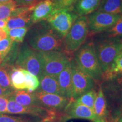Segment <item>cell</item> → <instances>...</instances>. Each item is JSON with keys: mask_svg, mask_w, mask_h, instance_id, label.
<instances>
[{"mask_svg": "<svg viewBox=\"0 0 122 122\" xmlns=\"http://www.w3.org/2000/svg\"><path fill=\"white\" fill-rule=\"evenodd\" d=\"M28 42L37 51L61 50L63 41L48 23L42 22L33 27L28 35Z\"/></svg>", "mask_w": 122, "mask_h": 122, "instance_id": "obj_1", "label": "cell"}, {"mask_svg": "<svg viewBox=\"0 0 122 122\" xmlns=\"http://www.w3.org/2000/svg\"><path fill=\"white\" fill-rule=\"evenodd\" d=\"M74 61L82 71L93 79L96 83H101L103 71L99 62L93 42H86L75 53Z\"/></svg>", "mask_w": 122, "mask_h": 122, "instance_id": "obj_2", "label": "cell"}, {"mask_svg": "<svg viewBox=\"0 0 122 122\" xmlns=\"http://www.w3.org/2000/svg\"><path fill=\"white\" fill-rule=\"evenodd\" d=\"M88 30L87 17L81 16L77 18L63 39L64 52L68 55L75 53L86 40Z\"/></svg>", "mask_w": 122, "mask_h": 122, "instance_id": "obj_3", "label": "cell"}, {"mask_svg": "<svg viewBox=\"0 0 122 122\" xmlns=\"http://www.w3.org/2000/svg\"><path fill=\"white\" fill-rule=\"evenodd\" d=\"M94 46L103 73L106 72L122 50V41L119 37H107L98 41Z\"/></svg>", "mask_w": 122, "mask_h": 122, "instance_id": "obj_4", "label": "cell"}, {"mask_svg": "<svg viewBox=\"0 0 122 122\" xmlns=\"http://www.w3.org/2000/svg\"><path fill=\"white\" fill-rule=\"evenodd\" d=\"M38 52L42 64V75L57 76L70 62L67 54L61 50Z\"/></svg>", "mask_w": 122, "mask_h": 122, "instance_id": "obj_5", "label": "cell"}, {"mask_svg": "<svg viewBox=\"0 0 122 122\" xmlns=\"http://www.w3.org/2000/svg\"><path fill=\"white\" fill-rule=\"evenodd\" d=\"M72 7L55 10L48 18L47 22L50 27L63 39L79 15Z\"/></svg>", "mask_w": 122, "mask_h": 122, "instance_id": "obj_6", "label": "cell"}, {"mask_svg": "<svg viewBox=\"0 0 122 122\" xmlns=\"http://www.w3.org/2000/svg\"><path fill=\"white\" fill-rule=\"evenodd\" d=\"M15 66L26 70L39 79L42 75V64L39 52L29 46L24 45L20 49Z\"/></svg>", "mask_w": 122, "mask_h": 122, "instance_id": "obj_7", "label": "cell"}, {"mask_svg": "<svg viewBox=\"0 0 122 122\" xmlns=\"http://www.w3.org/2000/svg\"><path fill=\"white\" fill-rule=\"evenodd\" d=\"M58 113L59 112L57 111L46 109L42 106H25L21 105L12 99L8 98L7 114L32 116L50 122L56 120L58 118H60Z\"/></svg>", "mask_w": 122, "mask_h": 122, "instance_id": "obj_8", "label": "cell"}, {"mask_svg": "<svg viewBox=\"0 0 122 122\" xmlns=\"http://www.w3.org/2000/svg\"><path fill=\"white\" fill-rule=\"evenodd\" d=\"M72 68V100H75L81 96L94 89L96 82L79 67L74 59H70Z\"/></svg>", "mask_w": 122, "mask_h": 122, "instance_id": "obj_9", "label": "cell"}, {"mask_svg": "<svg viewBox=\"0 0 122 122\" xmlns=\"http://www.w3.org/2000/svg\"><path fill=\"white\" fill-rule=\"evenodd\" d=\"M122 15L100 11H95L88 18V28L91 32L94 33L105 31L113 26Z\"/></svg>", "mask_w": 122, "mask_h": 122, "instance_id": "obj_10", "label": "cell"}, {"mask_svg": "<svg viewBox=\"0 0 122 122\" xmlns=\"http://www.w3.org/2000/svg\"><path fill=\"white\" fill-rule=\"evenodd\" d=\"M33 93L40 106L58 112L62 110L64 111L71 100L63 96L47 93L39 89L33 92Z\"/></svg>", "mask_w": 122, "mask_h": 122, "instance_id": "obj_11", "label": "cell"}, {"mask_svg": "<svg viewBox=\"0 0 122 122\" xmlns=\"http://www.w3.org/2000/svg\"><path fill=\"white\" fill-rule=\"evenodd\" d=\"M35 6L30 7H17L14 10L11 16L7 19V30L16 28L30 26L32 22L30 16Z\"/></svg>", "mask_w": 122, "mask_h": 122, "instance_id": "obj_12", "label": "cell"}, {"mask_svg": "<svg viewBox=\"0 0 122 122\" xmlns=\"http://www.w3.org/2000/svg\"><path fill=\"white\" fill-rule=\"evenodd\" d=\"M64 112L66 113L64 118L66 119V120L70 119H82L93 122H103L96 117L93 110L85 105L76 104L72 99L64 110Z\"/></svg>", "mask_w": 122, "mask_h": 122, "instance_id": "obj_13", "label": "cell"}, {"mask_svg": "<svg viewBox=\"0 0 122 122\" xmlns=\"http://www.w3.org/2000/svg\"><path fill=\"white\" fill-rule=\"evenodd\" d=\"M54 11L51 0H42L35 6L31 13L30 19L33 23L45 20Z\"/></svg>", "mask_w": 122, "mask_h": 122, "instance_id": "obj_14", "label": "cell"}, {"mask_svg": "<svg viewBox=\"0 0 122 122\" xmlns=\"http://www.w3.org/2000/svg\"><path fill=\"white\" fill-rule=\"evenodd\" d=\"M57 79L62 96L69 99L72 98V68L70 62L57 76Z\"/></svg>", "mask_w": 122, "mask_h": 122, "instance_id": "obj_15", "label": "cell"}, {"mask_svg": "<svg viewBox=\"0 0 122 122\" xmlns=\"http://www.w3.org/2000/svg\"><path fill=\"white\" fill-rule=\"evenodd\" d=\"M40 88L39 90L47 93L61 95L57 76L42 75L39 79Z\"/></svg>", "mask_w": 122, "mask_h": 122, "instance_id": "obj_16", "label": "cell"}, {"mask_svg": "<svg viewBox=\"0 0 122 122\" xmlns=\"http://www.w3.org/2000/svg\"><path fill=\"white\" fill-rule=\"evenodd\" d=\"M7 97L23 106H40L33 92L30 93L27 91L15 89L13 92Z\"/></svg>", "mask_w": 122, "mask_h": 122, "instance_id": "obj_17", "label": "cell"}, {"mask_svg": "<svg viewBox=\"0 0 122 122\" xmlns=\"http://www.w3.org/2000/svg\"><path fill=\"white\" fill-rule=\"evenodd\" d=\"M93 110L96 117L101 121L103 122H107L108 118V111L106 101L100 85H99L98 92H97Z\"/></svg>", "mask_w": 122, "mask_h": 122, "instance_id": "obj_18", "label": "cell"}, {"mask_svg": "<svg viewBox=\"0 0 122 122\" xmlns=\"http://www.w3.org/2000/svg\"><path fill=\"white\" fill-rule=\"evenodd\" d=\"M101 0H77L74 10L79 16H85L97 10Z\"/></svg>", "mask_w": 122, "mask_h": 122, "instance_id": "obj_19", "label": "cell"}, {"mask_svg": "<svg viewBox=\"0 0 122 122\" xmlns=\"http://www.w3.org/2000/svg\"><path fill=\"white\" fill-rule=\"evenodd\" d=\"M10 81L12 88L15 90L27 89L25 76L22 68H18L15 66L11 67L10 72Z\"/></svg>", "mask_w": 122, "mask_h": 122, "instance_id": "obj_20", "label": "cell"}, {"mask_svg": "<svg viewBox=\"0 0 122 122\" xmlns=\"http://www.w3.org/2000/svg\"><path fill=\"white\" fill-rule=\"evenodd\" d=\"M97 11H103L112 14L122 13V0H101Z\"/></svg>", "mask_w": 122, "mask_h": 122, "instance_id": "obj_21", "label": "cell"}, {"mask_svg": "<svg viewBox=\"0 0 122 122\" xmlns=\"http://www.w3.org/2000/svg\"><path fill=\"white\" fill-rule=\"evenodd\" d=\"M122 75V50L116 57L110 69L103 74V80L117 77Z\"/></svg>", "mask_w": 122, "mask_h": 122, "instance_id": "obj_22", "label": "cell"}, {"mask_svg": "<svg viewBox=\"0 0 122 122\" xmlns=\"http://www.w3.org/2000/svg\"><path fill=\"white\" fill-rule=\"evenodd\" d=\"M97 92L94 89H93L83 95L81 96L75 100H73L74 102L76 104H81L88 107L90 109H94V102H95Z\"/></svg>", "mask_w": 122, "mask_h": 122, "instance_id": "obj_23", "label": "cell"}, {"mask_svg": "<svg viewBox=\"0 0 122 122\" xmlns=\"http://www.w3.org/2000/svg\"><path fill=\"white\" fill-rule=\"evenodd\" d=\"M12 66L4 65L0 66V86L4 89H13L11 85L10 77Z\"/></svg>", "mask_w": 122, "mask_h": 122, "instance_id": "obj_24", "label": "cell"}, {"mask_svg": "<svg viewBox=\"0 0 122 122\" xmlns=\"http://www.w3.org/2000/svg\"><path fill=\"white\" fill-rule=\"evenodd\" d=\"M17 7L16 3L13 0L0 3V20L8 19Z\"/></svg>", "mask_w": 122, "mask_h": 122, "instance_id": "obj_25", "label": "cell"}, {"mask_svg": "<svg viewBox=\"0 0 122 122\" xmlns=\"http://www.w3.org/2000/svg\"><path fill=\"white\" fill-rule=\"evenodd\" d=\"M22 70L25 76L27 91L30 93H32L37 90L39 87V79L36 76L30 74L26 70L22 69Z\"/></svg>", "mask_w": 122, "mask_h": 122, "instance_id": "obj_26", "label": "cell"}, {"mask_svg": "<svg viewBox=\"0 0 122 122\" xmlns=\"http://www.w3.org/2000/svg\"><path fill=\"white\" fill-rule=\"evenodd\" d=\"M27 32H28L27 27L13 28L7 30V35L8 37L13 42L21 43L23 41L24 37L26 35Z\"/></svg>", "mask_w": 122, "mask_h": 122, "instance_id": "obj_27", "label": "cell"}, {"mask_svg": "<svg viewBox=\"0 0 122 122\" xmlns=\"http://www.w3.org/2000/svg\"><path fill=\"white\" fill-rule=\"evenodd\" d=\"M42 119L35 118H28L27 117H14L0 114V122H40Z\"/></svg>", "mask_w": 122, "mask_h": 122, "instance_id": "obj_28", "label": "cell"}, {"mask_svg": "<svg viewBox=\"0 0 122 122\" xmlns=\"http://www.w3.org/2000/svg\"><path fill=\"white\" fill-rule=\"evenodd\" d=\"M13 43L14 42L9 37L0 41V57L2 60L10 51Z\"/></svg>", "mask_w": 122, "mask_h": 122, "instance_id": "obj_29", "label": "cell"}, {"mask_svg": "<svg viewBox=\"0 0 122 122\" xmlns=\"http://www.w3.org/2000/svg\"><path fill=\"white\" fill-rule=\"evenodd\" d=\"M118 36H122V15L113 26L107 31V37H117Z\"/></svg>", "mask_w": 122, "mask_h": 122, "instance_id": "obj_30", "label": "cell"}, {"mask_svg": "<svg viewBox=\"0 0 122 122\" xmlns=\"http://www.w3.org/2000/svg\"><path fill=\"white\" fill-rule=\"evenodd\" d=\"M53 2L54 11L59 9H66L71 7L77 0H51Z\"/></svg>", "mask_w": 122, "mask_h": 122, "instance_id": "obj_31", "label": "cell"}, {"mask_svg": "<svg viewBox=\"0 0 122 122\" xmlns=\"http://www.w3.org/2000/svg\"><path fill=\"white\" fill-rule=\"evenodd\" d=\"M18 7H30L35 6L40 0H13Z\"/></svg>", "mask_w": 122, "mask_h": 122, "instance_id": "obj_32", "label": "cell"}, {"mask_svg": "<svg viewBox=\"0 0 122 122\" xmlns=\"http://www.w3.org/2000/svg\"><path fill=\"white\" fill-rule=\"evenodd\" d=\"M8 97H0V114L7 113Z\"/></svg>", "mask_w": 122, "mask_h": 122, "instance_id": "obj_33", "label": "cell"}, {"mask_svg": "<svg viewBox=\"0 0 122 122\" xmlns=\"http://www.w3.org/2000/svg\"><path fill=\"white\" fill-rule=\"evenodd\" d=\"M14 90V89H4L0 86V97H9Z\"/></svg>", "mask_w": 122, "mask_h": 122, "instance_id": "obj_34", "label": "cell"}, {"mask_svg": "<svg viewBox=\"0 0 122 122\" xmlns=\"http://www.w3.org/2000/svg\"><path fill=\"white\" fill-rule=\"evenodd\" d=\"M7 30H7L6 27V28H0V41L8 37Z\"/></svg>", "mask_w": 122, "mask_h": 122, "instance_id": "obj_35", "label": "cell"}, {"mask_svg": "<svg viewBox=\"0 0 122 122\" xmlns=\"http://www.w3.org/2000/svg\"><path fill=\"white\" fill-rule=\"evenodd\" d=\"M7 19L0 20V28H6L7 25Z\"/></svg>", "mask_w": 122, "mask_h": 122, "instance_id": "obj_36", "label": "cell"}, {"mask_svg": "<svg viewBox=\"0 0 122 122\" xmlns=\"http://www.w3.org/2000/svg\"><path fill=\"white\" fill-rule=\"evenodd\" d=\"M10 1V0H0V3L7 2V1Z\"/></svg>", "mask_w": 122, "mask_h": 122, "instance_id": "obj_37", "label": "cell"}, {"mask_svg": "<svg viewBox=\"0 0 122 122\" xmlns=\"http://www.w3.org/2000/svg\"><path fill=\"white\" fill-rule=\"evenodd\" d=\"M117 122H122V116L119 119H118Z\"/></svg>", "mask_w": 122, "mask_h": 122, "instance_id": "obj_38", "label": "cell"}, {"mask_svg": "<svg viewBox=\"0 0 122 122\" xmlns=\"http://www.w3.org/2000/svg\"><path fill=\"white\" fill-rule=\"evenodd\" d=\"M50 121H48V120H41V122H49ZM51 122V121H50Z\"/></svg>", "mask_w": 122, "mask_h": 122, "instance_id": "obj_39", "label": "cell"}, {"mask_svg": "<svg viewBox=\"0 0 122 122\" xmlns=\"http://www.w3.org/2000/svg\"><path fill=\"white\" fill-rule=\"evenodd\" d=\"M2 61H3L2 59H1V57H0V65H1V63H2Z\"/></svg>", "mask_w": 122, "mask_h": 122, "instance_id": "obj_40", "label": "cell"}, {"mask_svg": "<svg viewBox=\"0 0 122 122\" xmlns=\"http://www.w3.org/2000/svg\"><path fill=\"white\" fill-rule=\"evenodd\" d=\"M57 122L56 121V120H53V121H51V122Z\"/></svg>", "mask_w": 122, "mask_h": 122, "instance_id": "obj_41", "label": "cell"}, {"mask_svg": "<svg viewBox=\"0 0 122 122\" xmlns=\"http://www.w3.org/2000/svg\"></svg>", "mask_w": 122, "mask_h": 122, "instance_id": "obj_42", "label": "cell"}]
</instances>
